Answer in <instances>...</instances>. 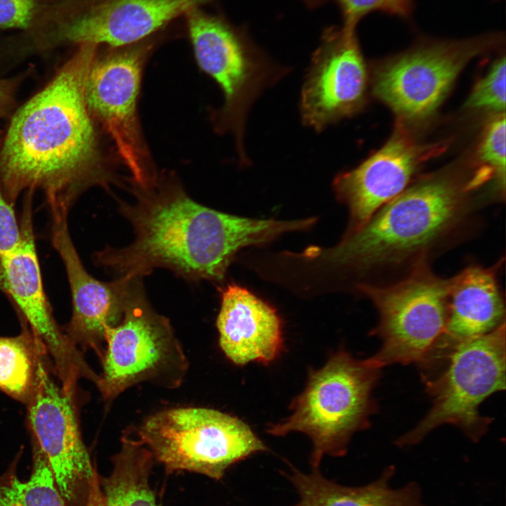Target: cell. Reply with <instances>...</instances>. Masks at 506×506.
Instances as JSON below:
<instances>
[{"mask_svg": "<svg viewBox=\"0 0 506 506\" xmlns=\"http://www.w3.org/2000/svg\"><path fill=\"white\" fill-rule=\"evenodd\" d=\"M501 41L500 34H488L420 43L375 70L373 93L400 118L424 119L438 108L464 67Z\"/></svg>", "mask_w": 506, "mask_h": 506, "instance_id": "obj_10", "label": "cell"}, {"mask_svg": "<svg viewBox=\"0 0 506 506\" xmlns=\"http://www.w3.org/2000/svg\"><path fill=\"white\" fill-rule=\"evenodd\" d=\"M379 376L380 368L369 358L356 359L340 349L323 367L309 371L304 389L290 403L291 414L269 424L267 432L307 435L313 444V469L325 455L344 456L353 434L368 426L376 409L371 396Z\"/></svg>", "mask_w": 506, "mask_h": 506, "instance_id": "obj_4", "label": "cell"}, {"mask_svg": "<svg viewBox=\"0 0 506 506\" xmlns=\"http://www.w3.org/2000/svg\"><path fill=\"white\" fill-rule=\"evenodd\" d=\"M27 405L34 441L48 460L65 506H85L96 469L81 434L74 393L55 382L44 357Z\"/></svg>", "mask_w": 506, "mask_h": 506, "instance_id": "obj_13", "label": "cell"}, {"mask_svg": "<svg viewBox=\"0 0 506 506\" xmlns=\"http://www.w3.org/2000/svg\"><path fill=\"white\" fill-rule=\"evenodd\" d=\"M21 239L18 224L11 203L0 186V256L13 250Z\"/></svg>", "mask_w": 506, "mask_h": 506, "instance_id": "obj_28", "label": "cell"}, {"mask_svg": "<svg viewBox=\"0 0 506 506\" xmlns=\"http://www.w3.org/2000/svg\"><path fill=\"white\" fill-rule=\"evenodd\" d=\"M503 261L502 258L488 267L471 264L450 278L446 327L424 368H436L458 344L505 323V297L498 280Z\"/></svg>", "mask_w": 506, "mask_h": 506, "instance_id": "obj_18", "label": "cell"}, {"mask_svg": "<svg viewBox=\"0 0 506 506\" xmlns=\"http://www.w3.org/2000/svg\"><path fill=\"white\" fill-rule=\"evenodd\" d=\"M394 470L389 467L380 478L362 487H346L327 480L318 468L309 474L293 469L290 476L300 500L294 506H426L415 483L393 489L389 481Z\"/></svg>", "mask_w": 506, "mask_h": 506, "instance_id": "obj_20", "label": "cell"}, {"mask_svg": "<svg viewBox=\"0 0 506 506\" xmlns=\"http://www.w3.org/2000/svg\"><path fill=\"white\" fill-rule=\"evenodd\" d=\"M213 0H71L48 37L117 48L150 38L191 8Z\"/></svg>", "mask_w": 506, "mask_h": 506, "instance_id": "obj_15", "label": "cell"}, {"mask_svg": "<svg viewBox=\"0 0 506 506\" xmlns=\"http://www.w3.org/2000/svg\"><path fill=\"white\" fill-rule=\"evenodd\" d=\"M98 46L79 44L53 79L13 117L0 145V186L13 204L42 190L48 205H71L92 185L108 188L85 85Z\"/></svg>", "mask_w": 506, "mask_h": 506, "instance_id": "obj_3", "label": "cell"}, {"mask_svg": "<svg viewBox=\"0 0 506 506\" xmlns=\"http://www.w3.org/2000/svg\"><path fill=\"white\" fill-rule=\"evenodd\" d=\"M70 0H0V29L44 35L62 18Z\"/></svg>", "mask_w": 506, "mask_h": 506, "instance_id": "obj_24", "label": "cell"}, {"mask_svg": "<svg viewBox=\"0 0 506 506\" xmlns=\"http://www.w3.org/2000/svg\"><path fill=\"white\" fill-rule=\"evenodd\" d=\"M152 46L147 39L96 55L85 85V101L92 119L110 138L134 183L140 186L153 179L136 111L141 70Z\"/></svg>", "mask_w": 506, "mask_h": 506, "instance_id": "obj_11", "label": "cell"}, {"mask_svg": "<svg viewBox=\"0 0 506 506\" xmlns=\"http://www.w3.org/2000/svg\"><path fill=\"white\" fill-rule=\"evenodd\" d=\"M134 202L118 201L134 240L124 247H106L95 264L119 276L143 278L157 268L188 281L221 283L236 253L268 242L285 233L302 231V220L256 219L221 212L190 197L175 183L154 179L134 183Z\"/></svg>", "mask_w": 506, "mask_h": 506, "instance_id": "obj_2", "label": "cell"}, {"mask_svg": "<svg viewBox=\"0 0 506 506\" xmlns=\"http://www.w3.org/2000/svg\"><path fill=\"white\" fill-rule=\"evenodd\" d=\"M141 279H131L121 321L105 330L97 388L107 406L142 382L177 388L188 372V358L170 320L153 309Z\"/></svg>", "mask_w": 506, "mask_h": 506, "instance_id": "obj_5", "label": "cell"}, {"mask_svg": "<svg viewBox=\"0 0 506 506\" xmlns=\"http://www.w3.org/2000/svg\"><path fill=\"white\" fill-rule=\"evenodd\" d=\"M216 325L220 349L235 365H268L283 350L282 320L276 310L237 284L222 290Z\"/></svg>", "mask_w": 506, "mask_h": 506, "instance_id": "obj_19", "label": "cell"}, {"mask_svg": "<svg viewBox=\"0 0 506 506\" xmlns=\"http://www.w3.org/2000/svg\"><path fill=\"white\" fill-rule=\"evenodd\" d=\"M449 283L450 278L429 267L391 285L357 290L378 313L371 333L382 340V346L369 358L377 367L425 361L446 327Z\"/></svg>", "mask_w": 506, "mask_h": 506, "instance_id": "obj_9", "label": "cell"}, {"mask_svg": "<svg viewBox=\"0 0 506 506\" xmlns=\"http://www.w3.org/2000/svg\"><path fill=\"white\" fill-rule=\"evenodd\" d=\"M32 197L30 193L25 196L20 243L13 250L0 256V289L16 305L32 335L50 356L60 386L74 392L80 379L97 385L100 376L53 316L44 290L34 242Z\"/></svg>", "mask_w": 506, "mask_h": 506, "instance_id": "obj_12", "label": "cell"}, {"mask_svg": "<svg viewBox=\"0 0 506 506\" xmlns=\"http://www.w3.org/2000/svg\"><path fill=\"white\" fill-rule=\"evenodd\" d=\"M134 434L167 472L187 471L215 480L234 464L268 450L243 420L204 407L156 412L134 428Z\"/></svg>", "mask_w": 506, "mask_h": 506, "instance_id": "obj_6", "label": "cell"}, {"mask_svg": "<svg viewBox=\"0 0 506 506\" xmlns=\"http://www.w3.org/2000/svg\"><path fill=\"white\" fill-rule=\"evenodd\" d=\"M367 78L356 29L326 30L302 86V123L320 132L355 114L364 102Z\"/></svg>", "mask_w": 506, "mask_h": 506, "instance_id": "obj_14", "label": "cell"}, {"mask_svg": "<svg viewBox=\"0 0 506 506\" xmlns=\"http://www.w3.org/2000/svg\"><path fill=\"white\" fill-rule=\"evenodd\" d=\"M505 57L498 58L474 88L465 107L504 112L505 109Z\"/></svg>", "mask_w": 506, "mask_h": 506, "instance_id": "obj_25", "label": "cell"}, {"mask_svg": "<svg viewBox=\"0 0 506 506\" xmlns=\"http://www.w3.org/2000/svg\"><path fill=\"white\" fill-rule=\"evenodd\" d=\"M85 506H107L100 483V477L96 470L90 484Z\"/></svg>", "mask_w": 506, "mask_h": 506, "instance_id": "obj_30", "label": "cell"}, {"mask_svg": "<svg viewBox=\"0 0 506 506\" xmlns=\"http://www.w3.org/2000/svg\"><path fill=\"white\" fill-rule=\"evenodd\" d=\"M18 79L0 78V117L11 109Z\"/></svg>", "mask_w": 506, "mask_h": 506, "instance_id": "obj_29", "label": "cell"}, {"mask_svg": "<svg viewBox=\"0 0 506 506\" xmlns=\"http://www.w3.org/2000/svg\"><path fill=\"white\" fill-rule=\"evenodd\" d=\"M49 207L52 243L65 267L72 299V314L65 333L78 347L94 351L101 361L105 330L121 321L127 291L134 277L122 275L103 282L90 275L70 235L67 219L70 207Z\"/></svg>", "mask_w": 506, "mask_h": 506, "instance_id": "obj_16", "label": "cell"}, {"mask_svg": "<svg viewBox=\"0 0 506 506\" xmlns=\"http://www.w3.org/2000/svg\"><path fill=\"white\" fill-rule=\"evenodd\" d=\"M15 462L0 476V506H65L48 460L33 442V462L27 481H20Z\"/></svg>", "mask_w": 506, "mask_h": 506, "instance_id": "obj_23", "label": "cell"}, {"mask_svg": "<svg viewBox=\"0 0 506 506\" xmlns=\"http://www.w3.org/2000/svg\"><path fill=\"white\" fill-rule=\"evenodd\" d=\"M308 6L316 7L329 1L339 6L344 27L356 29V25L367 14L374 11L384 12L391 15L406 18L410 6L403 0H303Z\"/></svg>", "mask_w": 506, "mask_h": 506, "instance_id": "obj_27", "label": "cell"}, {"mask_svg": "<svg viewBox=\"0 0 506 506\" xmlns=\"http://www.w3.org/2000/svg\"><path fill=\"white\" fill-rule=\"evenodd\" d=\"M434 148L418 144L405 130L398 129L357 167L337 174L333 190L349 215L344 235L359 230L377 210L403 192L422 162L434 153Z\"/></svg>", "mask_w": 506, "mask_h": 506, "instance_id": "obj_17", "label": "cell"}, {"mask_svg": "<svg viewBox=\"0 0 506 506\" xmlns=\"http://www.w3.org/2000/svg\"><path fill=\"white\" fill-rule=\"evenodd\" d=\"M406 4H407L409 6L411 7V2L412 0H403Z\"/></svg>", "mask_w": 506, "mask_h": 506, "instance_id": "obj_31", "label": "cell"}, {"mask_svg": "<svg viewBox=\"0 0 506 506\" xmlns=\"http://www.w3.org/2000/svg\"><path fill=\"white\" fill-rule=\"evenodd\" d=\"M505 115H498L487 126L479 157L488 164L499 188L505 193Z\"/></svg>", "mask_w": 506, "mask_h": 506, "instance_id": "obj_26", "label": "cell"}, {"mask_svg": "<svg viewBox=\"0 0 506 506\" xmlns=\"http://www.w3.org/2000/svg\"><path fill=\"white\" fill-rule=\"evenodd\" d=\"M197 62L219 85L224 96L221 125L234 135L240 163L246 164V119L260 94L289 73L271 61L241 29L223 18L191 8L184 15Z\"/></svg>", "mask_w": 506, "mask_h": 506, "instance_id": "obj_7", "label": "cell"}, {"mask_svg": "<svg viewBox=\"0 0 506 506\" xmlns=\"http://www.w3.org/2000/svg\"><path fill=\"white\" fill-rule=\"evenodd\" d=\"M150 450L126 432L112 456V469L100 483L107 506H160L150 477L155 462Z\"/></svg>", "mask_w": 506, "mask_h": 506, "instance_id": "obj_21", "label": "cell"}, {"mask_svg": "<svg viewBox=\"0 0 506 506\" xmlns=\"http://www.w3.org/2000/svg\"><path fill=\"white\" fill-rule=\"evenodd\" d=\"M443 371L425 379L432 406L417 426L398 439V446L420 441L444 424L460 428L473 441L491 422L479 411L491 394L505 389V323L484 335L455 346Z\"/></svg>", "mask_w": 506, "mask_h": 506, "instance_id": "obj_8", "label": "cell"}, {"mask_svg": "<svg viewBox=\"0 0 506 506\" xmlns=\"http://www.w3.org/2000/svg\"><path fill=\"white\" fill-rule=\"evenodd\" d=\"M45 349L31 332L0 337V389L27 404L34 389Z\"/></svg>", "mask_w": 506, "mask_h": 506, "instance_id": "obj_22", "label": "cell"}, {"mask_svg": "<svg viewBox=\"0 0 506 506\" xmlns=\"http://www.w3.org/2000/svg\"><path fill=\"white\" fill-rule=\"evenodd\" d=\"M486 185L476 174L422 178L323 257L352 278L356 291L401 281L477 234L486 207L500 202Z\"/></svg>", "mask_w": 506, "mask_h": 506, "instance_id": "obj_1", "label": "cell"}]
</instances>
